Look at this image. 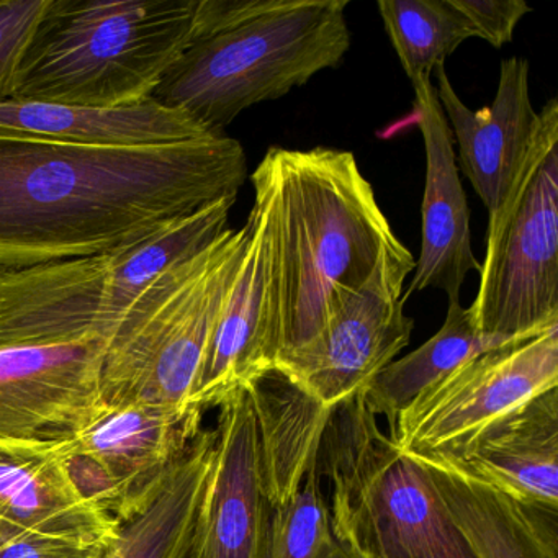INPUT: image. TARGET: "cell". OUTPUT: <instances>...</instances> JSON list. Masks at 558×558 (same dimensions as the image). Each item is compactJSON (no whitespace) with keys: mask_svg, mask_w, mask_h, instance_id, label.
Here are the masks:
<instances>
[{"mask_svg":"<svg viewBox=\"0 0 558 558\" xmlns=\"http://www.w3.org/2000/svg\"><path fill=\"white\" fill-rule=\"evenodd\" d=\"M247 179L238 140L97 148L0 132V269L112 253Z\"/></svg>","mask_w":558,"mask_h":558,"instance_id":"obj_1","label":"cell"},{"mask_svg":"<svg viewBox=\"0 0 558 558\" xmlns=\"http://www.w3.org/2000/svg\"><path fill=\"white\" fill-rule=\"evenodd\" d=\"M263 233L274 367L322 335L332 306L388 257L410 253L344 149L270 148L251 174Z\"/></svg>","mask_w":558,"mask_h":558,"instance_id":"obj_2","label":"cell"},{"mask_svg":"<svg viewBox=\"0 0 558 558\" xmlns=\"http://www.w3.org/2000/svg\"><path fill=\"white\" fill-rule=\"evenodd\" d=\"M348 0H198L194 38L153 99L215 135L241 112L287 96L351 48Z\"/></svg>","mask_w":558,"mask_h":558,"instance_id":"obj_3","label":"cell"},{"mask_svg":"<svg viewBox=\"0 0 558 558\" xmlns=\"http://www.w3.org/2000/svg\"><path fill=\"white\" fill-rule=\"evenodd\" d=\"M198 0H50L17 73V100L135 106L194 38Z\"/></svg>","mask_w":558,"mask_h":558,"instance_id":"obj_4","label":"cell"},{"mask_svg":"<svg viewBox=\"0 0 558 558\" xmlns=\"http://www.w3.org/2000/svg\"><path fill=\"white\" fill-rule=\"evenodd\" d=\"M336 534L361 558H476L416 462L364 397L332 410L318 450Z\"/></svg>","mask_w":558,"mask_h":558,"instance_id":"obj_5","label":"cell"},{"mask_svg":"<svg viewBox=\"0 0 558 558\" xmlns=\"http://www.w3.org/2000/svg\"><path fill=\"white\" fill-rule=\"evenodd\" d=\"M250 230H227L204 253L162 274L107 341L104 407L151 404L191 416L208 339L236 276Z\"/></svg>","mask_w":558,"mask_h":558,"instance_id":"obj_6","label":"cell"},{"mask_svg":"<svg viewBox=\"0 0 558 558\" xmlns=\"http://www.w3.org/2000/svg\"><path fill=\"white\" fill-rule=\"evenodd\" d=\"M524 172L488 218L473 326L499 341L532 338L558 326V100L541 112Z\"/></svg>","mask_w":558,"mask_h":558,"instance_id":"obj_7","label":"cell"},{"mask_svg":"<svg viewBox=\"0 0 558 558\" xmlns=\"http://www.w3.org/2000/svg\"><path fill=\"white\" fill-rule=\"evenodd\" d=\"M551 388H558V326L463 362L421 391L390 424L388 437L408 456H450Z\"/></svg>","mask_w":558,"mask_h":558,"instance_id":"obj_8","label":"cell"},{"mask_svg":"<svg viewBox=\"0 0 558 558\" xmlns=\"http://www.w3.org/2000/svg\"><path fill=\"white\" fill-rule=\"evenodd\" d=\"M413 254L388 257L371 279L332 306L322 335L277 365L326 410L348 403L410 344L414 319L404 313V282Z\"/></svg>","mask_w":558,"mask_h":558,"instance_id":"obj_9","label":"cell"},{"mask_svg":"<svg viewBox=\"0 0 558 558\" xmlns=\"http://www.w3.org/2000/svg\"><path fill=\"white\" fill-rule=\"evenodd\" d=\"M202 417L142 403L106 408L66 440L71 478L87 501L120 524L151 501L204 429Z\"/></svg>","mask_w":558,"mask_h":558,"instance_id":"obj_10","label":"cell"},{"mask_svg":"<svg viewBox=\"0 0 558 558\" xmlns=\"http://www.w3.org/2000/svg\"><path fill=\"white\" fill-rule=\"evenodd\" d=\"M107 339L0 348V437L64 440L104 410Z\"/></svg>","mask_w":558,"mask_h":558,"instance_id":"obj_11","label":"cell"},{"mask_svg":"<svg viewBox=\"0 0 558 558\" xmlns=\"http://www.w3.org/2000/svg\"><path fill=\"white\" fill-rule=\"evenodd\" d=\"M218 408L214 465L185 558H264L272 506L253 400L240 388Z\"/></svg>","mask_w":558,"mask_h":558,"instance_id":"obj_12","label":"cell"},{"mask_svg":"<svg viewBox=\"0 0 558 558\" xmlns=\"http://www.w3.org/2000/svg\"><path fill=\"white\" fill-rule=\"evenodd\" d=\"M529 71L524 58L502 61L495 100L470 110L457 96L446 68L434 70L437 100L459 148L457 161L488 218L501 210L518 185L541 125V116L532 107Z\"/></svg>","mask_w":558,"mask_h":558,"instance_id":"obj_13","label":"cell"},{"mask_svg":"<svg viewBox=\"0 0 558 558\" xmlns=\"http://www.w3.org/2000/svg\"><path fill=\"white\" fill-rule=\"evenodd\" d=\"M414 90L413 120L426 151V181L421 205V254L413 280L403 292L439 289L449 303L460 302V290L470 272H480L472 250L470 208L460 182L457 155L449 123L440 109L430 77L411 84Z\"/></svg>","mask_w":558,"mask_h":558,"instance_id":"obj_14","label":"cell"},{"mask_svg":"<svg viewBox=\"0 0 558 558\" xmlns=\"http://www.w3.org/2000/svg\"><path fill=\"white\" fill-rule=\"evenodd\" d=\"M66 440L0 437V524L45 537L109 545L120 524L74 485Z\"/></svg>","mask_w":558,"mask_h":558,"instance_id":"obj_15","label":"cell"},{"mask_svg":"<svg viewBox=\"0 0 558 558\" xmlns=\"http://www.w3.org/2000/svg\"><path fill=\"white\" fill-rule=\"evenodd\" d=\"M430 457L522 501L558 508V388L493 421L457 452Z\"/></svg>","mask_w":558,"mask_h":558,"instance_id":"obj_16","label":"cell"},{"mask_svg":"<svg viewBox=\"0 0 558 558\" xmlns=\"http://www.w3.org/2000/svg\"><path fill=\"white\" fill-rule=\"evenodd\" d=\"M408 457L423 470L476 558H558V508L522 501L437 457Z\"/></svg>","mask_w":558,"mask_h":558,"instance_id":"obj_17","label":"cell"},{"mask_svg":"<svg viewBox=\"0 0 558 558\" xmlns=\"http://www.w3.org/2000/svg\"><path fill=\"white\" fill-rule=\"evenodd\" d=\"M246 225V250L215 319L192 395V408L201 413L220 407L231 393L274 368L267 336L263 233L253 210Z\"/></svg>","mask_w":558,"mask_h":558,"instance_id":"obj_18","label":"cell"},{"mask_svg":"<svg viewBox=\"0 0 558 558\" xmlns=\"http://www.w3.org/2000/svg\"><path fill=\"white\" fill-rule=\"evenodd\" d=\"M0 132L97 148L178 145L221 136L153 97L117 109L12 99L0 104Z\"/></svg>","mask_w":558,"mask_h":558,"instance_id":"obj_19","label":"cell"},{"mask_svg":"<svg viewBox=\"0 0 558 558\" xmlns=\"http://www.w3.org/2000/svg\"><path fill=\"white\" fill-rule=\"evenodd\" d=\"M246 390L259 424L264 485L276 508L318 463L319 442L332 410L316 403L279 368L264 372Z\"/></svg>","mask_w":558,"mask_h":558,"instance_id":"obj_20","label":"cell"},{"mask_svg":"<svg viewBox=\"0 0 558 558\" xmlns=\"http://www.w3.org/2000/svg\"><path fill=\"white\" fill-rule=\"evenodd\" d=\"M215 429H202L151 501L126 521L99 558H185L214 465Z\"/></svg>","mask_w":558,"mask_h":558,"instance_id":"obj_21","label":"cell"},{"mask_svg":"<svg viewBox=\"0 0 558 558\" xmlns=\"http://www.w3.org/2000/svg\"><path fill=\"white\" fill-rule=\"evenodd\" d=\"M502 344L506 341L482 335L460 302L449 303L442 328L416 351L388 364L362 397L372 414L387 417L390 426L421 391L469 359Z\"/></svg>","mask_w":558,"mask_h":558,"instance_id":"obj_22","label":"cell"},{"mask_svg":"<svg viewBox=\"0 0 558 558\" xmlns=\"http://www.w3.org/2000/svg\"><path fill=\"white\" fill-rule=\"evenodd\" d=\"M388 40L411 84L446 64L472 32L452 0H378Z\"/></svg>","mask_w":558,"mask_h":558,"instance_id":"obj_23","label":"cell"},{"mask_svg":"<svg viewBox=\"0 0 558 558\" xmlns=\"http://www.w3.org/2000/svg\"><path fill=\"white\" fill-rule=\"evenodd\" d=\"M264 558H361L336 534L318 463L286 502L272 508Z\"/></svg>","mask_w":558,"mask_h":558,"instance_id":"obj_24","label":"cell"},{"mask_svg":"<svg viewBox=\"0 0 558 558\" xmlns=\"http://www.w3.org/2000/svg\"><path fill=\"white\" fill-rule=\"evenodd\" d=\"M50 0H0V104L14 99L19 68Z\"/></svg>","mask_w":558,"mask_h":558,"instance_id":"obj_25","label":"cell"},{"mask_svg":"<svg viewBox=\"0 0 558 558\" xmlns=\"http://www.w3.org/2000/svg\"><path fill=\"white\" fill-rule=\"evenodd\" d=\"M473 38L495 48L511 44L519 22L532 11L522 0H452Z\"/></svg>","mask_w":558,"mask_h":558,"instance_id":"obj_26","label":"cell"},{"mask_svg":"<svg viewBox=\"0 0 558 558\" xmlns=\"http://www.w3.org/2000/svg\"><path fill=\"white\" fill-rule=\"evenodd\" d=\"M109 545L45 537L0 524V558H99Z\"/></svg>","mask_w":558,"mask_h":558,"instance_id":"obj_27","label":"cell"}]
</instances>
